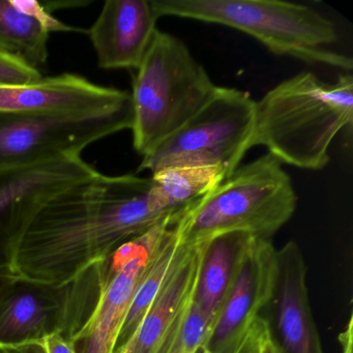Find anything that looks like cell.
Instances as JSON below:
<instances>
[{"instance_id": "1", "label": "cell", "mask_w": 353, "mask_h": 353, "mask_svg": "<svg viewBox=\"0 0 353 353\" xmlns=\"http://www.w3.org/2000/svg\"><path fill=\"white\" fill-rule=\"evenodd\" d=\"M150 189V177L96 172L44 202L3 248L1 259L20 282L70 286L121 245L179 214L160 212Z\"/></svg>"}, {"instance_id": "2", "label": "cell", "mask_w": 353, "mask_h": 353, "mask_svg": "<svg viewBox=\"0 0 353 353\" xmlns=\"http://www.w3.org/2000/svg\"><path fill=\"white\" fill-rule=\"evenodd\" d=\"M352 121L350 74L328 84L311 72H301L256 102L252 146H264L282 164L322 170L330 163L334 137Z\"/></svg>"}, {"instance_id": "3", "label": "cell", "mask_w": 353, "mask_h": 353, "mask_svg": "<svg viewBox=\"0 0 353 353\" xmlns=\"http://www.w3.org/2000/svg\"><path fill=\"white\" fill-rule=\"evenodd\" d=\"M159 17H177L234 28L270 52L351 71L349 57L325 50L338 40L334 22L313 8L276 0H152Z\"/></svg>"}, {"instance_id": "4", "label": "cell", "mask_w": 353, "mask_h": 353, "mask_svg": "<svg viewBox=\"0 0 353 353\" xmlns=\"http://www.w3.org/2000/svg\"><path fill=\"white\" fill-rule=\"evenodd\" d=\"M219 86L183 41L158 30L136 70L131 92L133 146L143 158L185 125Z\"/></svg>"}, {"instance_id": "5", "label": "cell", "mask_w": 353, "mask_h": 353, "mask_svg": "<svg viewBox=\"0 0 353 353\" xmlns=\"http://www.w3.org/2000/svg\"><path fill=\"white\" fill-rule=\"evenodd\" d=\"M282 165L266 154L239 166L183 214L188 241L203 243L229 233L272 239L297 206L292 181Z\"/></svg>"}, {"instance_id": "6", "label": "cell", "mask_w": 353, "mask_h": 353, "mask_svg": "<svg viewBox=\"0 0 353 353\" xmlns=\"http://www.w3.org/2000/svg\"><path fill=\"white\" fill-rule=\"evenodd\" d=\"M256 101L219 86L212 100L185 125L142 158L138 171L183 166L220 167L228 179L251 150Z\"/></svg>"}, {"instance_id": "7", "label": "cell", "mask_w": 353, "mask_h": 353, "mask_svg": "<svg viewBox=\"0 0 353 353\" xmlns=\"http://www.w3.org/2000/svg\"><path fill=\"white\" fill-rule=\"evenodd\" d=\"M132 125V101L92 112L0 111V167L81 156L90 144Z\"/></svg>"}, {"instance_id": "8", "label": "cell", "mask_w": 353, "mask_h": 353, "mask_svg": "<svg viewBox=\"0 0 353 353\" xmlns=\"http://www.w3.org/2000/svg\"><path fill=\"white\" fill-rule=\"evenodd\" d=\"M278 249L272 239L241 234L228 294L201 353H234L262 310L274 301Z\"/></svg>"}, {"instance_id": "9", "label": "cell", "mask_w": 353, "mask_h": 353, "mask_svg": "<svg viewBox=\"0 0 353 353\" xmlns=\"http://www.w3.org/2000/svg\"><path fill=\"white\" fill-rule=\"evenodd\" d=\"M165 220L121 245L98 268L94 305L70 336L78 353H114L121 326L143 274L150 248Z\"/></svg>"}, {"instance_id": "10", "label": "cell", "mask_w": 353, "mask_h": 353, "mask_svg": "<svg viewBox=\"0 0 353 353\" xmlns=\"http://www.w3.org/2000/svg\"><path fill=\"white\" fill-rule=\"evenodd\" d=\"M94 278L90 270L61 289L24 282L10 285L0 295V348L28 344L57 330L70 338L88 314L84 310Z\"/></svg>"}, {"instance_id": "11", "label": "cell", "mask_w": 353, "mask_h": 353, "mask_svg": "<svg viewBox=\"0 0 353 353\" xmlns=\"http://www.w3.org/2000/svg\"><path fill=\"white\" fill-rule=\"evenodd\" d=\"M96 172L81 156L0 167V257L44 202Z\"/></svg>"}, {"instance_id": "12", "label": "cell", "mask_w": 353, "mask_h": 353, "mask_svg": "<svg viewBox=\"0 0 353 353\" xmlns=\"http://www.w3.org/2000/svg\"><path fill=\"white\" fill-rule=\"evenodd\" d=\"M152 0H107L88 30L103 70H137L158 32Z\"/></svg>"}, {"instance_id": "13", "label": "cell", "mask_w": 353, "mask_h": 353, "mask_svg": "<svg viewBox=\"0 0 353 353\" xmlns=\"http://www.w3.org/2000/svg\"><path fill=\"white\" fill-rule=\"evenodd\" d=\"M131 101V92L98 85L74 74L42 77L28 85L0 86V111L92 112Z\"/></svg>"}, {"instance_id": "14", "label": "cell", "mask_w": 353, "mask_h": 353, "mask_svg": "<svg viewBox=\"0 0 353 353\" xmlns=\"http://www.w3.org/2000/svg\"><path fill=\"white\" fill-rule=\"evenodd\" d=\"M276 301L279 339L285 353H324L312 313L307 266L296 241L278 250Z\"/></svg>"}, {"instance_id": "15", "label": "cell", "mask_w": 353, "mask_h": 353, "mask_svg": "<svg viewBox=\"0 0 353 353\" xmlns=\"http://www.w3.org/2000/svg\"><path fill=\"white\" fill-rule=\"evenodd\" d=\"M208 241L191 243L133 334V353H150L181 307L195 297Z\"/></svg>"}, {"instance_id": "16", "label": "cell", "mask_w": 353, "mask_h": 353, "mask_svg": "<svg viewBox=\"0 0 353 353\" xmlns=\"http://www.w3.org/2000/svg\"><path fill=\"white\" fill-rule=\"evenodd\" d=\"M187 210L171 216L161 227L121 326L117 349L135 334L154 297L183 259L189 247L183 224V216Z\"/></svg>"}, {"instance_id": "17", "label": "cell", "mask_w": 353, "mask_h": 353, "mask_svg": "<svg viewBox=\"0 0 353 353\" xmlns=\"http://www.w3.org/2000/svg\"><path fill=\"white\" fill-rule=\"evenodd\" d=\"M220 167L183 166L163 169L150 176L154 205L165 214L188 210L226 179Z\"/></svg>"}, {"instance_id": "18", "label": "cell", "mask_w": 353, "mask_h": 353, "mask_svg": "<svg viewBox=\"0 0 353 353\" xmlns=\"http://www.w3.org/2000/svg\"><path fill=\"white\" fill-rule=\"evenodd\" d=\"M241 234L229 233L208 241L194 301L214 323L232 282L235 255Z\"/></svg>"}, {"instance_id": "19", "label": "cell", "mask_w": 353, "mask_h": 353, "mask_svg": "<svg viewBox=\"0 0 353 353\" xmlns=\"http://www.w3.org/2000/svg\"><path fill=\"white\" fill-rule=\"evenodd\" d=\"M49 32L12 0H0V49L39 70L48 59Z\"/></svg>"}, {"instance_id": "20", "label": "cell", "mask_w": 353, "mask_h": 353, "mask_svg": "<svg viewBox=\"0 0 353 353\" xmlns=\"http://www.w3.org/2000/svg\"><path fill=\"white\" fill-rule=\"evenodd\" d=\"M212 325L193 299L181 307L150 353H201Z\"/></svg>"}, {"instance_id": "21", "label": "cell", "mask_w": 353, "mask_h": 353, "mask_svg": "<svg viewBox=\"0 0 353 353\" xmlns=\"http://www.w3.org/2000/svg\"><path fill=\"white\" fill-rule=\"evenodd\" d=\"M41 78L38 69L0 49V86L28 85Z\"/></svg>"}, {"instance_id": "22", "label": "cell", "mask_w": 353, "mask_h": 353, "mask_svg": "<svg viewBox=\"0 0 353 353\" xmlns=\"http://www.w3.org/2000/svg\"><path fill=\"white\" fill-rule=\"evenodd\" d=\"M245 353H285L268 320L258 317L245 336Z\"/></svg>"}, {"instance_id": "23", "label": "cell", "mask_w": 353, "mask_h": 353, "mask_svg": "<svg viewBox=\"0 0 353 353\" xmlns=\"http://www.w3.org/2000/svg\"><path fill=\"white\" fill-rule=\"evenodd\" d=\"M12 3L24 13L38 20L49 34L54 32H78L79 30L55 19L51 13L45 9L44 6L36 0H12Z\"/></svg>"}, {"instance_id": "24", "label": "cell", "mask_w": 353, "mask_h": 353, "mask_svg": "<svg viewBox=\"0 0 353 353\" xmlns=\"http://www.w3.org/2000/svg\"><path fill=\"white\" fill-rule=\"evenodd\" d=\"M28 344L37 345L44 353H78L74 343L59 330L50 332Z\"/></svg>"}, {"instance_id": "25", "label": "cell", "mask_w": 353, "mask_h": 353, "mask_svg": "<svg viewBox=\"0 0 353 353\" xmlns=\"http://www.w3.org/2000/svg\"><path fill=\"white\" fill-rule=\"evenodd\" d=\"M353 319L352 316L349 318L346 327L339 334L341 353H353Z\"/></svg>"}, {"instance_id": "26", "label": "cell", "mask_w": 353, "mask_h": 353, "mask_svg": "<svg viewBox=\"0 0 353 353\" xmlns=\"http://www.w3.org/2000/svg\"><path fill=\"white\" fill-rule=\"evenodd\" d=\"M15 282H20V281L12 274L5 262L0 261V295L10 285Z\"/></svg>"}, {"instance_id": "27", "label": "cell", "mask_w": 353, "mask_h": 353, "mask_svg": "<svg viewBox=\"0 0 353 353\" xmlns=\"http://www.w3.org/2000/svg\"><path fill=\"white\" fill-rule=\"evenodd\" d=\"M1 353H44L40 347L34 344H21L16 346L1 347Z\"/></svg>"}, {"instance_id": "28", "label": "cell", "mask_w": 353, "mask_h": 353, "mask_svg": "<svg viewBox=\"0 0 353 353\" xmlns=\"http://www.w3.org/2000/svg\"><path fill=\"white\" fill-rule=\"evenodd\" d=\"M114 353H133V338L130 339L125 345L117 349Z\"/></svg>"}, {"instance_id": "29", "label": "cell", "mask_w": 353, "mask_h": 353, "mask_svg": "<svg viewBox=\"0 0 353 353\" xmlns=\"http://www.w3.org/2000/svg\"><path fill=\"white\" fill-rule=\"evenodd\" d=\"M234 353H245V340L241 343V345L237 347V349L234 351Z\"/></svg>"}, {"instance_id": "30", "label": "cell", "mask_w": 353, "mask_h": 353, "mask_svg": "<svg viewBox=\"0 0 353 353\" xmlns=\"http://www.w3.org/2000/svg\"><path fill=\"white\" fill-rule=\"evenodd\" d=\"M0 353H1V352H0Z\"/></svg>"}]
</instances>
